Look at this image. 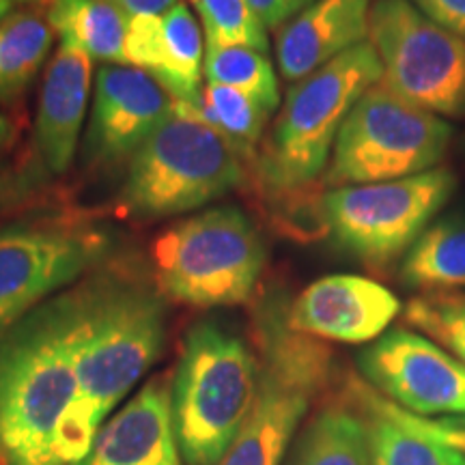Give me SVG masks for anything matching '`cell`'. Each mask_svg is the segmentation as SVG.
<instances>
[{
  "mask_svg": "<svg viewBox=\"0 0 465 465\" xmlns=\"http://www.w3.org/2000/svg\"><path fill=\"white\" fill-rule=\"evenodd\" d=\"M67 293L78 394L58 429L56 457L61 465H78L110 411L160 358L168 308L147 274L114 257L74 282Z\"/></svg>",
  "mask_w": 465,
  "mask_h": 465,
  "instance_id": "1",
  "label": "cell"
},
{
  "mask_svg": "<svg viewBox=\"0 0 465 465\" xmlns=\"http://www.w3.org/2000/svg\"><path fill=\"white\" fill-rule=\"evenodd\" d=\"M67 289L0 336V465H61L58 429L78 394Z\"/></svg>",
  "mask_w": 465,
  "mask_h": 465,
  "instance_id": "2",
  "label": "cell"
},
{
  "mask_svg": "<svg viewBox=\"0 0 465 465\" xmlns=\"http://www.w3.org/2000/svg\"><path fill=\"white\" fill-rule=\"evenodd\" d=\"M287 291L272 287L254 302L252 347L259 391L252 410L220 465H282L312 403L336 377L334 351L289 325Z\"/></svg>",
  "mask_w": 465,
  "mask_h": 465,
  "instance_id": "3",
  "label": "cell"
},
{
  "mask_svg": "<svg viewBox=\"0 0 465 465\" xmlns=\"http://www.w3.org/2000/svg\"><path fill=\"white\" fill-rule=\"evenodd\" d=\"M381 75L373 44L364 42L291 84L252 160L261 196L322 182L347 114Z\"/></svg>",
  "mask_w": 465,
  "mask_h": 465,
  "instance_id": "4",
  "label": "cell"
},
{
  "mask_svg": "<svg viewBox=\"0 0 465 465\" xmlns=\"http://www.w3.org/2000/svg\"><path fill=\"white\" fill-rule=\"evenodd\" d=\"M259 391V358L218 319L188 330L173 375L171 411L188 465H220L242 431Z\"/></svg>",
  "mask_w": 465,
  "mask_h": 465,
  "instance_id": "5",
  "label": "cell"
},
{
  "mask_svg": "<svg viewBox=\"0 0 465 465\" xmlns=\"http://www.w3.org/2000/svg\"><path fill=\"white\" fill-rule=\"evenodd\" d=\"M246 182V162L196 108L174 102L168 119L127 162L116 194L121 218L136 223L182 216Z\"/></svg>",
  "mask_w": 465,
  "mask_h": 465,
  "instance_id": "6",
  "label": "cell"
},
{
  "mask_svg": "<svg viewBox=\"0 0 465 465\" xmlns=\"http://www.w3.org/2000/svg\"><path fill=\"white\" fill-rule=\"evenodd\" d=\"M119 232L95 212L35 205L0 216V336L114 257Z\"/></svg>",
  "mask_w": 465,
  "mask_h": 465,
  "instance_id": "7",
  "label": "cell"
},
{
  "mask_svg": "<svg viewBox=\"0 0 465 465\" xmlns=\"http://www.w3.org/2000/svg\"><path fill=\"white\" fill-rule=\"evenodd\" d=\"M153 282L164 298L199 308L246 304L267 248L240 207L220 205L179 220L153 242Z\"/></svg>",
  "mask_w": 465,
  "mask_h": 465,
  "instance_id": "8",
  "label": "cell"
},
{
  "mask_svg": "<svg viewBox=\"0 0 465 465\" xmlns=\"http://www.w3.org/2000/svg\"><path fill=\"white\" fill-rule=\"evenodd\" d=\"M452 127L377 83L347 114L322 182L325 188L381 183L433 171L444 160Z\"/></svg>",
  "mask_w": 465,
  "mask_h": 465,
  "instance_id": "9",
  "label": "cell"
},
{
  "mask_svg": "<svg viewBox=\"0 0 465 465\" xmlns=\"http://www.w3.org/2000/svg\"><path fill=\"white\" fill-rule=\"evenodd\" d=\"M457 183L450 168L438 166L394 182L328 190L330 237L364 265L383 270L403 261L455 194Z\"/></svg>",
  "mask_w": 465,
  "mask_h": 465,
  "instance_id": "10",
  "label": "cell"
},
{
  "mask_svg": "<svg viewBox=\"0 0 465 465\" xmlns=\"http://www.w3.org/2000/svg\"><path fill=\"white\" fill-rule=\"evenodd\" d=\"M369 42L388 89L438 116L465 119V39L435 25L410 0H375Z\"/></svg>",
  "mask_w": 465,
  "mask_h": 465,
  "instance_id": "11",
  "label": "cell"
},
{
  "mask_svg": "<svg viewBox=\"0 0 465 465\" xmlns=\"http://www.w3.org/2000/svg\"><path fill=\"white\" fill-rule=\"evenodd\" d=\"M366 383L418 416H465V364L416 330L397 328L358 356Z\"/></svg>",
  "mask_w": 465,
  "mask_h": 465,
  "instance_id": "12",
  "label": "cell"
},
{
  "mask_svg": "<svg viewBox=\"0 0 465 465\" xmlns=\"http://www.w3.org/2000/svg\"><path fill=\"white\" fill-rule=\"evenodd\" d=\"M174 108L173 95L153 75L132 65L97 69L84 155L93 166H114L153 136Z\"/></svg>",
  "mask_w": 465,
  "mask_h": 465,
  "instance_id": "13",
  "label": "cell"
},
{
  "mask_svg": "<svg viewBox=\"0 0 465 465\" xmlns=\"http://www.w3.org/2000/svg\"><path fill=\"white\" fill-rule=\"evenodd\" d=\"M401 302L377 281L353 274L323 276L289 302V325L319 341H377L399 317Z\"/></svg>",
  "mask_w": 465,
  "mask_h": 465,
  "instance_id": "14",
  "label": "cell"
},
{
  "mask_svg": "<svg viewBox=\"0 0 465 465\" xmlns=\"http://www.w3.org/2000/svg\"><path fill=\"white\" fill-rule=\"evenodd\" d=\"M205 42L196 15L177 3L162 15H130L125 31V65L153 75L174 102L196 108L201 102V72Z\"/></svg>",
  "mask_w": 465,
  "mask_h": 465,
  "instance_id": "15",
  "label": "cell"
},
{
  "mask_svg": "<svg viewBox=\"0 0 465 465\" xmlns=\"http://www.w3.org/2000/svg\"><path fill=\"white\" fill-rule=\"evenodd\" d=\"M93 58L61 42L48 61L35 119L37 162L50 177L65 174L75 160L80 130L89 106Z\"/></svg>",
  "mask_w": 465,
  "mask_h": 465,
  "instance_id": "16",
  "label": "cell"
},
{
  "mask_svg": "<svg viewBox=\"0 0 465 465\" xmlns=\"http://www.w3.org/2000/svg\"><path fill=\"white\" fill-rule=\"evenodd\" d=\"M173 377L155 375L106 420L78 465H183L173 429Z\"/></svg>",
  "mask_w": 465,
  "mask_h": 465,
  "instance_id": "17",
  "label": "cell"
},
{
  "mask_svg": "<svg viewBox=\"0 0 465 465\" xmlns=\"http://www.w3.org/2000/svg\"><path fill=\"white\" fill-rule=\"evenodd\" d=\"M373 0H315L276 37V58L291 84L328 65L342 52L369 42Z\"/></svg>",
  "mask_w": 465,
  "mask_h": 465,
  "instance_id": "18",
  "label": "cell"
},
{
  "mask_svg": "<svg viewBox=\"0 0 465 465\" xmlns=\"http://www.w3.org/2000/svg\"><path fill=\"white\" fill-rule=\"evenodd\" d=\"M287 465H373L369 424L345 392L319 405L293 444Z\"/></svg>",
  "mask_w": 465,
  "mask_h": 465,
  "instance_id": "19",
  "label": "cell"
},
{
  "mask_svg": "<svg viewBox=\"0 0 465 465\" xmlns=\"http://www.w3.org/2000/svg\"><path fill=\"white\" fill-rule=\"evenodd\" d=\"M342 392L369 424L373 465H465V455L418 438L383 410L381 394L360 375H347Z\"/></svg>",
  "mask_w": 465,
  "mask_h": 465,
  "instance_id": "20",
  "label": "cell"
},
{
  "mask_svg": "<svg viewBox=\"0 0 465 465\" xmlns=\"http://www.w3.org/2000/svg\"><path fill=\"white\" fill-rule=\"evenodd\" d=\"M44 14L61 42L91 58L125 65V31L130 15L108 0H44Z\"/></svg>",
  "mask_w": 465,
  "mask_h": 465,
  "instance_id": "21",
  "label": "cell"
},
{
  "mask_svg": "<svg viewBox=\"0 0 465 465\" xmlns=\"http://www.w3.org/2000/svg\"><path fill=\"white\" fill-rule=\"evenodd\" d=\"M401 281L420 293L465 291V216L441 218L401 261Z\"/></svg>",
  "mask_w": 465,
  "mask_h": 465,
  "instance_id": "22",
  "label": "cell"
},
{
  "mask_svg": "<svg viewBox=\"0 0 465 465\" xmlns=\"http://www.w3.org/2000/svg\"><path fill=\"white\" fill-rule=\"evenodd\" d=\"M54 31L44 9H14L0 20V106L20 102L48 61Z\"/></svg>",
  "mask_w": 465,
  "mask_h": 465,
  "instance_id": "23",
  "label": "cell"
},
{
  "mask_svg": "<svg viewBox=\"0 0 465 465\" xmlns=\"http://www.w3.org/2000/svg\"><path fill=\"white\" fill-rule=\"evenodd\" d=\"M196 113L205 124L223 134L246 164H252L272 116L270 108L231 86L207 83Z\"/></svg>",
  "mask_w": 465,
  "mask_h": 465,
  "instance_id": "24",
  "label": "cell"
},
{
  "mask_svg": "<svg viewBox=\"0 0 465 465\" xmlns=\"http://www.w3.org/2000/svg\"><path fill=\"white\" fill-rule=\"evenodd\" d=\"M209 84H223L231 89L246 93L270 108L272 113L281 104V89L274 65L265 52L243 45H229V48H207L205 63H203Z\"/></svg>",
  "mask_w": 465,
  "mask_h": 465,
  "instance_id": "25",
  "label": "cell"
},
{
  "mask_svg": "<svg viewBox=\"0 0 465 465\" xmlns=\"http://www.w3.org/2000/svg\"><path fill=\"white\" fill-rule=\"evenodd\" d=\"M325 192L328 190L323 182H317L263 196L274 229L298 243H315L332 235L325 209Z\"/></svg>",
  "mask_w": 465,
  "mask_h": 465,
  "instance_id": "26",
  "label": "cell"
},
{
  "mask_svg": "<svg viewBox=\"0 0 465 465\" xmlns=\"http://www.w3.org/2000/svg\"><path fill=\"white\" fill-rule=\"evenodd\" d=\"M403 322L465 364V291L416 295L405 304Z\"/></svg>",
  "mask_w": 465,
  "mask_h": 465,
  "instance_id": "27",
  "label": "cell"
},
{
  "mask_svg": "<svg viewBox=\"0 0 465 465\" xmlns=\"http://www.w3.org/2000/svg\"><path fill=\"white\" fill-rule=\"evenodd\" d=\"M192 5L201 15L207 48L243 45L270 52L267 28L248 0H192Z\"/></svg>",
  "mask_w": 465,
  "mask_h": 465,
  "instance_id": "28",
  "label": "cell"
},
{
  "mask_svg": "<svg viewBox=\"0 0 465 465\" xmlns=\"http://www.w3.org/2000/svg\"><path fill=\"white\" fill-rule=\"evenodd\" d=\"M381 394V392H380ZM381 405L383 410L397 420L401 427H405L407 431H411L418 438L433 441V444L441 446V449L455 450L459 455H465V416L459 418H427L411 414V411L403 410V407L392 403L391 399H386L381 394Z\"/></svg>",
  "mask_w": 465,
  "mask_h": 465,
  "instance_id": "29",
  "label": "cell"
},
{
  "mask_svg": "<svg viewBox=\"0 0 465 465\" xmlns=\"http://www.w3.org/2000/svg\"><path fill=\"white\" fill-rule=\"evenodd\" d=\"M50 179L39 162L20 168H0V216L44 205Z\"/></svg>",
  "mask_w": 465,
  "mask_h": 465,
  "instance_id": "30",
  "label": "cell"
},
{
  "mask_svg": "<svg viewBox=\"0 0 465 465\" xmlns=\"http://www.w3.org/2000/svg\"><path fill=\"white\" fill-rule=\"evenodd\" d=\"M410 3L435 25L465 39V0H410Z\"/></svg>",
  "mask_w": 465,
  "mask_h": 465,
  "instance_id": "31",
  "label": "cell"
},
{
  "mask_svg": "<svg viewBox=\"0 0 465 465\" xmlns=\"http://www.w3.org/2000/svg\"><path fill=\"white\" fill-rule=\"evenodd\" d=\"M312 3L315 0H248V5L261 17L265 28H278V31L306 7H311Z\"/></svg>",
  "mask_w": 465,
  "mask_h": 465,
  "instance_id": "32",
  "label": "cell"
},
{
  "mask_svg": "<svg viewBox=\"0 0 465 465\" xmlns=\"http://www.w3.org/2000/svg\"><path fill=\"white\" fill-rule=\"evenodd\" d=\"M108 3H113L121 11H125L127 15H162L171 7H174L179 0H108Z\"/></svg>",
  "mask_w": 465,
  "mask_h": 465,
  "instance_id": "33",
  "label": "cell"
},
{
  "mask_svg": "<svg viewBox=\"0 0 465 465\" xmlns=\"http://www.w3.org/2000/svg\"><path fill=\"white\" fill-rule=\"evenodd\" d=\"M17 136V125L14 119H9L7 114H0V155L11 147V143Z\"/></svg>",
  "mask_w": 465,
  "mask_h": 465,
  "instance_id": "34",
  "label": "cell"
},
{
  "mask_svg": "<svg viewBox=\"0 0 465 465\" xmlns=\"http://www.w3.org/2000/svg\"><path fill=\"white\" fill-rule=\"evenodd\" d=\"M14 0H0V20H3V17H7L11 11H14Z\"/></svg>",
  "mask_w": 465,
  "mask_h": 465,
  "instance_id": "35",
  "label": "cell"
},
{
  "mask_svg": "<svg viewBox=\"0 0 465 465\" xmlns=\"http://www.w3.org/2000/svg\"><path fill=\"white\" fill-rule=\"evenodd\" d=\"M17 5H31V3H39V0H14Z\"/></svg>",
  "mask_w": 465,
  "mask_h": 465,
  "instance_id": "36",
  "label": "cell"
},
{
  "mask_svg": "<svg viewBox=\"0 0 465 465\" xmlns=\"http://www.w3.org/2000/svg\"><path fill=\"white\" fill-rule=\"evenodd\" d=\"M190 3H192V0H190Z\"/></svg>",
  "mask_w": 465,
  "mask_h": 465,
  "instance_id": "37",
  "label": "cell"
}]
</instances>
